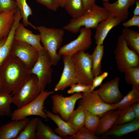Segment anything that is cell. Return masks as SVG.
<instances>
[{
    "label": "cell",
    "instance_id": "6da1fadb",
    "mask_svg": "<svg viewBox=\"0 0 139 139\" xmlns=\"http://www.w3.org/2000/svg\"><path fill=\"white\" fill-rule=\"evenodd\" d=\"M31 69L18 58L10 55L0 66L1 92L13 95L31 77Z\"/></svg>",
    "mask_w": 139,
    "mask_h": 139
},
{
    "label": "cell",
    "instance_id": "7a4b0ae2",
    "mask_svg": "<svg viewBox=\"0 0 139 139\" xmlns=\"http://www.w3.org/2000/svg\"><path fill=\"white\" fill-rule=\"evenodd\" d=\"M111 15L104 7L96 5L92 10L86 11L82 15L76 19H72L63 29L76 33L82 27L91 29H95L99 24Z\"/></svg>",
    "mask_w": 139,
    "mask_h": 139
},
{
    "label": "cell",
    "instance_id": "3957f363",
    "mask_svg": "<svg viewBox=\"0 0 139 139\" xmlns=\"http://www.w3.org/2000/svg\"><path fill=\"white\" fill-rule=\"evenodd\" d=\"M36 28L39 33L41 41L49 55L53 65H56L62 57L57 51L62 43L64 34V30L48 28L43 25Z\"/></svg>",
    "mask_w": 139,
    "mask_h": 139
},
{
    "label": "cell",
    "instance_id": "277c9868",
    "mask_svg": "<svg viewBox=\"0 0 139 139\" xmlns=\"http://www.w3.org/2000/svg\"><path fill=\"white\" fill-rule=\"evenodd\" d=\"M114 54L117 67L124 73L130 67L139 66V55L128 47L122 35L118 37Z\"/></svg>",
    "mask_w": 139,
    "mask_h": 139
},
{
    "label": "cell",
    "instance_id": "5b68a950",
    "mask_svg": "<svg viewBox=\"0 0 139 139\" xmlns=\"http://www.w3.org/2000/svg\"><path fill=\"white\" fill-rule=\"evenodd\" d=\"M54 93V91L42 90L33 100L24 106L14 110L12 112V120H19L31 115L39 116L46 119L47 118L44 110V102L47 97Z\"/></svg>",
    "mask_w": 139,
    "mask_h": 139
},
{
    "label": "cell",
    "instance_id": "8992f818",
    "mask_svg": "<svg viewBox=\"0 0 139 139\" xmlns=\"http://www.w3.org/2000/svg\"><path fill=\"white\" fill-rule=\"evenodd\" d=\"M77 83L92 85L94 78L92 72L91 55L79 51L72 56Z\"/></svg>",
    "mask_w": 139,
    "mask_h": 139
},
{
    "label": "cell",
    "instance_id": "52a82bcc",
    "mask_svg": "<svg viewBox=\"0 0 139 139\" xmlns=\"http://www.w3.org/2000/svg\"><path fill=\"white\" fill-rule=\"evenodd\" d=\"M53 65L50 57L45 49L39 51L38 59L31 70L32 74L37 76L41 92L52 81Z\"/></svg>",
    "mask_w": 139,
    "mask_h": 139
},
{
    "label": "cell",
    "instance_id": "ba28073f",
    "mask_svg": "<svg viewBox=\"0 0 139 139\" xmlns=\"http://www.w3.org/2000/svg\"><path fill=\"white\" fill-rule=\"evenodd\" d=\"M82 97L79 100V106L85 110L101 117L107 111L117 109L112 104L103 101L99 96L97 90H90L82 92Z\"/></svg>",
    "mask_w": 139,
    "mask_h": 139
},
{
    "label": "cell",
    "instance_id": "9c48e42d",
    "mask_svg": "<svg viewBox=\"0 0 139 139\" xmlns=\"http://www.w3.org/2000/svg\"><path fill=\"white\" fill-rule=\"evenodd\" d=\"M40 92L38 78L32 74L30 78L12 96L13 103L20 108L35 99Z\"/></svg>",
    "mask_w": 139,
    "mask_h": 139
},
{
    "label": "cell",
    "instance_id": "30bf717a",
    "mask_svg": "<svg viewBox=\"0 0 139 139\" xmlns=\"http://www.w3.org/2000/svg\"><path fill=\"white\" fill-rule=\"evenodd\" d=\"M79 34L74 40L61 47L58 53L62 56H72L80 51H85L90 48L92 44V32L91 29L82 28Z\"/></svg>",
    "mask_w": 139,
    "mask_h": 139
},
{
    "label": "cell",
    "instance_id": "8fae6325",
    "mask_svg": "<svg viewBox=\"0 0 139 139\" xmlns=\"http://www.w3.org/2000/svg\"><path fill=\"white\" fill-rule=\"evenodd\" d=\"M82 97L81 92L75 93L68 97L58 94L52 95V113H58L63 120L67 121L69 116L74 110L76 102Z\"/></svg>",
    "mask_w": 139,
    "mask_h": 139
},
{
    "label": "cell",
    "instance_id": "7c38bea8",
    "mask_svg": "<svg viewBox=\"0 0 139 139\" xmlns=\"http://www.w3.org/2000/svg\"><path fill=\"white\" fill-rule=\"evenodd\" d=\"M10 55L18 58L31 70L38 59L39 51L29 44L15 40Z\"/></svg>",
    "mask_w": 139,
    "mask_h": 139
},
{
    "label": "cell",
    "instance_id": "4fadbf2b",
    "mask_svg": "<svg viewBox=\"0 0 139 139\" xmlns=\"http://www.w3.org/2000/svg\"><path fill=\"white\" fill-rule=\"evenodd\" d=\"M119 81V78L117 77L100 85L97 91L103 101L108 103L115 104L122 99L123 97L118 87Z\"/></svg>",
    "mask_w": 139,
    "mask_h": 139
},
{
    "label": "cell",
    "instance_id": "5bb4252c",
    "mask_svg": "<svg viewBox=\"0 0 139 139\" xmlns=\"http://www.w3.org/2000/svg\"><path fill=\"white\" fill-rule=\"evenodd\" d=\"M64 68L60 79L55 85V91H63L67 87L77 83L72 56H63Z\"/></svg>",
    "mask_w": 139,
    "mask_h": 139
},
{
    "label": "cell",
    "instance_id": "9a60e30c",
    "mask_svg": "<svg viewBox=\"0 0 139 139\" xmlns=\"http://www.w3.org/2000/svg\"><path fill=\"white\" fill-rule=\"evenodd\" d=\"M138 0H117L112 3L103 2V6L111 15L121 19L124 22L128 18L129 7L134 5Z\"/></svg>",
    "mask_w": 139,
    "mask_h": 139
},
{
    "label": "cell",
    "instance_id": "2e32d148",
    "mask_svg": "<svg viewBox=\"0 0 139 139\" xmlns=\"http://www.w3.org/2000/svg\"><path fill=\"white\" fill-rule=\"evenodd\" d=\"M15 40L29 44L39 51L44 49L41 45L39 34H35L25 28L22 23L20 22L15 32Z\"/></svg>",
    "mask_w": 139,
    "mask_h": 139
},
{
    "label": "cell",
    "instance_id": "e0dca14e",
    "mask_svg": "<svg viewBox=\"0 0 139 139\" xmlns=\"http://www.w3.org/2000/svg\"><path fill=\"white\" fill-rule=\"evenodd\" d=\"M30 119L13 120L0 127V139H16Z\"/></svg>",
    "mask_w": 139,
    "mask_h": 139
},
{
    "label": "cell",
    "instance_id": "ac0fdd59",
    "mask_svg": "<svg viewBox=\"0 0 139 139\" xmlns=\"http://www.w3.org/2000/svg\"><path fill=\"white\" fill-rule=\"evenodd\" d=\"M122 22L119 18L111 15L100 23L96 28L94 38L97 45L103 44L104 41L110 31Z\"/></svg>",
    "mask_w": 139,
    "mask_h": 139
},
{
    "label": "cell",
    "instance_id": "d6986e66",
    "mask_svg": "<svg viewBox=\"0 0 139 139\" xmlns=\"http://www.w3.org/2000/svg\"><path fill=\"white\" fill-rule=\"evenodd\" d=\"M22 18L19 10L18 8L15 13V19L13 26L4 43L0 48V66L10 55V53L15 40L16 28Z\"/></svg>",
    "mask_w": 139,
    "mask_h": 139
},
{
    "label": "cell",
    "instance_id": "ffe728a7",
    "mask_svg": "<svg viewBox=\"0 0 139 139\" xmlns=\"http://www.w3.org/2000/svg\"><path fill=\"white\" fill-rule=\"evenodd\" d=\"M44 110L47 117L51 119L57 125V127L55 129L54 131L58 135L66 138L67 135L72 136L77 133L78 131L70 124L63 120L58 114H54L46 109Z\"/></svg>",
    "mask_w": 139,
    "mask_h": 139
},
{
    "label": "cell",
    "instance_id": "44dd1931",
    "mask_svg": "<svg viewBox=\"0 0 139 139\" xmlns=\"http://www.w3.org/2000/svg\"><path fill=\"white\" fill-rule=\"evenodd\" d=\"M121 111L110 110L105 113L100 119L96 135H103L114 126Z\"/></svg>",
    "mask_w": 139,
    "mask_h": 139
},
{
    "label": "cell",
    "instance_id": "7402d4cb",
    "mask_svg": "<svg viewBox=\"0 0 139 139\" xmlns=\"http://www.w3.org/2000/svg\"><path fill=\"white\" fill-rule=\"evenodd\" d=\"M139 128V120L135 119L131 122L114 126L104 134L102 137L109 135L119 137L137 131Z\"/></svg>",
    "mask_w": 139,
    "mask_h": 139
},
{
    "label": "cell",
    "instance_id": "603a6c76",
    "mask_svg": "<svg viewBox=\"0 0 139 139\" xmlns=\"http://www.w3.org/2000/svg\"><path fill=\"white\" fill-rule=\"evenodd\" d=\"M17 8L0 13V40L6 38L9 33L14 22Z\"/></svg>",
    "mask_w": 139,
    "mask_h": 139
},
{
    "label": "cell",
    "instance_id": "cb8c5ba5",
    "mask_svg": "<svg viewBox=\"0 0 139 139\" xmlns=\"http://www.w3.org/2000/svg\"><path fill=\"white\" fill-rule=\"evenodd\" d=\"M36 131L35 139H67L56 134L50 126L44 124L39 119L37 121Z\"/></svg>",
    "mask_w": 139,
    "mask_h": 139
},
{
    "label": "cell",
    "instance_id": "d4e9b609",
    "mask_svg": "<svg viewBox=\"0 0 139 139\" xmlns=\"http://www.w3.org/2000/svg\"><path fill=\"white\" fill-rule=\"evenodd\" d=\"M104 46L103 44L97 45L91 55L92 70L94 77L101 74V61L103 56Z\"/></svg>",
    "mask_w": 139,
    "mask_h": 139
},
{
    "label": "cell",
    "instance_id": "484cf974",
    "mask_svg": "<svg viewBox=\"0 0 139 139\" xmlns=\"http://www.w3.org/2000/svg\"><path fill=\"white\" fill-rule=\"evenodd\" d=\"M129 48L139 55V33L128 28L122 30V34Z\"/></svg>",
    "mask_w": 139,
    "mask_h": 139
},
{
    "label": "cell",
    "instance_id": "4316f807",
    "mask_svg": "<svg viewBox=\"0 0 139 139\" xmlns=\"http://www.w3.org/2000/svg\"><path fill=\"white\" fill-rule=\"evenodd\" d=\"M139 102V90L132 86V89L127 94L123 97L118 102L112 104L119 111H121L126 107Z\"/></svg>",
    "mask_w": 139,
    "mask_h": 139
},
{
    "label": "cell",
    "instance_id": "83f0119b",
    "mask_svg": "<svg viewBox=\"0 0 139 139\" xmlns=\"http://www.w3.org/2000/svg\"><path fill=\"white\" fill-rule=\"evenodd\" d=\"M64 8L72 19L78 18L86 12L82 0H66Z\"/></svg>",
    "mask_w": 139,
    "mask_h": 139
},
{
    "label": "cell",
    "instance_id": "f1b7e54d",
    "mask_svg": "<svg viewBox=\"0 0 139 139\" xmlns=\"http://www.w3.org/2000/svg\"><path fill=\"white\" fill-rule=\"evenodd\" d=\"M85 120V110L82 106H79L70 115L67 121L78 131L84 126Z\"/></svg>",
    "mask_w": 139,
    "mask_h": 139
},
{
    "label": "cell",
    "instance_id": "f546056e",
    "mask_svg": "<svg viewBox=\"0 0 139 139\" xmlns=\"http://www.w3.org/2000/svg\"><path fill=\"white\" fill-rule=\"evenodd\" d=\"M17 4L22 16V23L25 27L29 25L35 29L36 28L28 20L29 17L32 15V10L28 4L26 0H14Z\"/></svg>",
    "mask_w": 139,
    "mask_h": 139
},
{
    "label": "cell",
    "instance_id": "4dcf8cb0",
    "mask_svg": "<svg viewBox=\"0 0 139 139\" xmlns=\"http://www.w3.org/2000/svg\"><path fill=\"white\" fill-rule=\"evenodd\" d=\"M12 95L6 92H0V116H11V105L13 103Z\"/></svg>",
    "mask_w": 139,
    "mask_h": 139
},
{
    "label": "cell",
    "instance_id": "1f68e13d",
    "mask_svg": "<svg viewBox=\"0 0 139 139\" xmlns=\"http://www.w3.org/2000/svg\"><path fill=\"white\" fill-rule=\"evenodd\" d=\"M38 118L30 120L16 139H35Z\"/></svg>",
    "mask_w": 139,
    "mask_h": 139
},
{
    "label": "cell",
    "instance_id": "d6a6232c",
    "mask_svg": "<svg viewBox=\"0 0 139 139\" xmlns=\"http://www.w3.org/2000/svg\"><path fill=\"white\" fill-rule=\"evenodd\" d=\"M124 73L126 82L139 90V66L129 67Z\"/></svg>",
    "mask_w": 139,
    "mask_h": 139
},
{
    "label": "cell",
    "instance_id": "836d02e7",
    "mask_svg": "<svg viewBox=\"0 0 139 139\" xmlns=\"http://www.w3.org/2000/svg\"><path fill=\"white\" fill-rule=\"evenodd\" d=\"M84 126L95 135L98 128L100 117L85 110Z\"/></svg>",
    "mask_w": 139,
    "mask_h": 139
},
{
    "label": "cell",
    "instance_id": "e575fe53",
    "mask_svg": "<svg viewBox=\"0 0 139 139\" xmlns=\"http://www.w3.org/2000/svg\"><path fill=\"white\" fill-rule=\"evenodd\" d=\"M135 116L132 105L121 110V113L114 126L131 122L135 119Z\"/></svg>",
    "mask_w": 139,
    "mask_h": 139
},
{
    "label": "cell",
    "instance_id": "d590c367",
    "mask_svg": "<svg viewBox=\"0 0 139 139\" xmlns=\"http://www.w3.org/2000/svg\"><path fill=\"white\" fill-rule=\"evenodd\" d=\"M67 139H97L101 137H97L88 129L83 127L79 130L74 135L66 136Z\"/></svg>",
    "mask_w": 139,
    "mask_h": 139
},
{
    "label": "cell",
    "instance_id": "8d00e7d4",
    "mask_svg": "<svg viewBox=\"0 0 139 139\" xmlns=\"http://www.w3.org/2000/svg\"><path fill=\"white\" fill-rule=\"evenodd\" d=\"M17 8V4L14 0H0V13Z\"/></svg>",
    "mask_w": 139,
    "mask_h": 139
},
{
    "label": "cell",
    "instance_id": "74e56055",
    "mask_svg": "<svg viewBox=\"0 0 139 139\" xmlns=\"http://www.w3.org/2000/svg\"><path fill=\"white\" fill-rule=\"evenodd\" d=\"M77 83V84H75L71 85L70 86V89L67 91V93L68 94H71L75 93L85 92L90 90L91 86V85Z\"/></svg>",
    "mask_w": 139,
    "mask_h": 139
},
{
    "label": "cell",
    "instance_id": "f35d334b",
    "mask_svg": "<svg viewBox=\"0 0 139 139\" xmlns=\"http://www.w3.org/2000/svg\"><path fill=\"white\" fill-rule=\"evenodd\" d=\"M38 3L45 6L48 9L56 11L59 7L56 0H35Z\"/></svg>",
    "mask_w": 139,
    "mask_h": 139
},
{
    "label": "cell",
    "instance_id": "ab89813d",
    "mask_svg": "<svg viewBox=\"0 0 139 139\" xmlns=\"http://www.w3.org/2000/svg\"><path fill=\"white\" fill-rule=\"evenodd\" d=\"M108 73L105 72L102 73L94 77L90 90L93 91L98 86L100 85L103 81L108 76Z\"/></svg>",
    "mask_w": 139,
    "mask_h": 139
},
{
    "label": "cell",
    "instance_id": "60d3db41",
    "mask_svg": "<svg viewBox=\"0 0 139 139\" xmlns=\"http://www.w3.org/2000/svg\"><path fill=\"white\" fill-rule=\"evenodd\" d=\"M123 25L125 28L134 26L139 28V16L133 15L130 19L123 23Z\"/></svg>",
    "mask_w": 139,
    "mask_h": 139
},
{
    "label": "cell",
    "instance_id": "b9f144b4",
    "mask_svg": "<svg viewBox=\"0 0 139 139\" xmlns=\"http://www.w3.org/2000/svg\"><path fill=\"white\" fill-rule=\"evenodd\" d=\"M82 1L86 11L92 10L96 5V0H82Z\"/></svg>",
    "mask_w": 139,
    "mask_h": 139
},
{
    "label": "cell",
    "instance_id": "7bdbcfd3",
    "mask_svg": "<svg viewBox=\"0 0 139 139\" xmlns=\"http://www.w3.org/2000/svg\"><path fill=\"white\" fill-rule=\"evenodd\" d=\"M132 106L135 115V119L139 120V102L133 104Z\"/></svg>",
    "mask_w": 139,
    "mask_h": 139
},
{
    "label": "cell",
    "instance_id": "ee69618b",
    "mask_svg": "<svg viewBox=\"0 0 139 139\" xmlns=\"http://www.w3.org/2000/svg\"><path fill=\"white\" fill-rule=\"evenodd\" d=\"M136 6L133 11L134 15L139 16V0L136 2Z\"/></svg>",
    "mask_w": 139,
    "mask_h": 139
},
{
    "label": "cell",
    "instance_id": "f6af8a7d",
    "mask_svg": "<svg viewBox=\"0 0 139 139\" xmlns=\"http://www.w3.org/2000/svg\"><path fill=\"white\" fill-rule=\"evenodd\" d=\"M57 1L59 7H64L66 0H56Z\"/></svg>",
    "mask_w": 139,
    "mask_h": 139
},
{
    "label": "cell",
    "instance_id": "bcb514c9",
    "mask_svg": "<svg viewBox=\"0 0 139 139\" xmlns=\"http://www.w3.org/2000/svg\"><path fill=\"white\" fill-rule=\"evenodd\" d=\"M7 37L0 40V48L4 42Z\"/></svg>",
    "mask_w": 139,
    "mask_h": 139
},
{
    "label": "cell",
    "instance_id": "7dc6e473",
    "mask_svg": "<svg viewBox=\"0 0 139 139\" xmlns=\"http://www.w3.org/2000/svg\"><path fill=\"white\" fill-rule=\"evenodd\" d=\"M111 0H102L103 2L106 3L109 2Z\"/></svg>",
    "mask_w": 139,
    "mask_h": 139
},
{
    "label": "cell",
    "instance_id": "c3c4849f",
    "mask_svg": "<svg viewBox=\"0 0 139 139\" xmlns=\"http://www.w3.org/2000/svg\"><path fill=\"white\" fill-rule=\"evenodd\" d=\"M2 87V83L1 81L0 78V92H1Z\"/></svg>",
    "mask_w": 139,
    "mask_h": 139
}]
</instances>
